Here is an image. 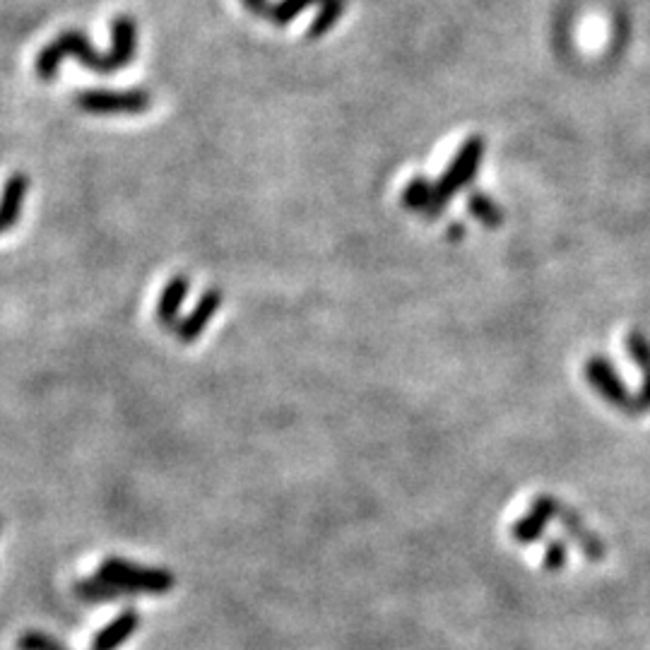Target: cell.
Segmentation results:
<instances>
[{
	"mask_svg": "<svg viewBox=\"0 0 650 650\" xmlns=\"http://www.w3.org/2000/svg\"><path fill=\"white\" fill-rule=\"evenodd\" d=\"M75 106L92 116H138L152 106V94L140 87L133 90H80Z\"/></svg>",
	"mask_w": 650,
	"mask_h": 650,
	"instance_id": "obj_2",
	"label": "cell"
},
{
	"mask_svg": "<svg viewBox=\"0 0 650 650\" xmlns=\"http://www.w3.org/2000/svg\"><path fill=\"white\" fill-rule=\"evenodd\" d=\"M188 289H191V280L186 275H176L164 285L162 294H159V304H157V321L167 328H174L176 318H179V311L183 306V301L188 297Z\"/></svg>",
	"mask_w": 650,
	"mask_h": 650,
	"instance_id": "obj_8",
	"label": "cell"
},
{
	"mask_svg": "<svg viewBox=\"0 0 650 650\" xmlns=\"http://www.w3.org/2000/svg\"><path fill=\"white\" fill-rule=\"evenodd\" d=\"M482 157H484V140L482 138L465 140V145L460 147L458 155H455L453 162L448 164V169L443 171L441 179L434 183V198H431V205L427 212L429 220L439 217L441 212L446 210L448 200L463 191L468 183L475 181L477 171H480Z\"/></svg>",
	"mask_w": 650,
	"mask_h": 650,
	"instance_id": "obj_1",
	"label": "cell"
},
{
	"mask_svg": "<svg viewBox=\"0 0 650 650\" xmlns=\"http://www.w3.org/2000/svg\"><path fill=\"white\" fill-rule=\"evenodd\" d=\"M29 191V179L25 174H13L3 186L0 195V234L13 229L22 215V203Z\"/></svg>",
	"mask_w": 650,
	"mask_h": 650,
	"instance_id": "obj_7",
	"label": "cell"
},
{
	"mask_svg": "<svg viewBox=\"0 0 650 650\" xmlns=\"http://www.w3.org/2000/svg\"><path fill=\"white\" fill-rule=\"evenodd\" d=\"M241 3L246 5L248 13L256 15V17H268L270 8H273V5H270L268 0H241Z\"/></svg>",
	"mask_w": 650,
	"mask_h": 650,
	"instance_id": "obj_18",
	"label": "cell"
},
{
	"mask_svg": "<svg viewBox=\"0 0 650 650\" xmlns=\"http://www.w3.org/2000/svg\"><path fill=\"white\" fill-rule=\"evenodd\" d=\"M17 650H68L56 638H51L44 631H25L17 638Z\"/></svg>",
	"mask_w": 650,
	"mask_h": 650,
	"instance_id": "obj_17",
	"label": "cell"
},
{
	"mask_svg": "<svg viewBox=\"0 0 650 650\" xmlns=\"http://www.w3.org/2000/svg\"><path fill=\"white\" fill-rule=\"evenodd\" d=\"M463 236H465V227L460 222H455V224H451V227H448V239L458 241V239H463Z\"/></svg>",
	"mask_w": 650,
	"mask_h": 650,
	"instance_id": "obj_19",
	"label": "cell"
},
{
	"mask_svg": "<svg viewBox=\"0 0 650 650\" xmlns=\"http://www.w3.org/2000/svg\"><path fill=\"white\" fill-rule=\"evenodd\" d=\"M99 578L116 588L118 593H162L171 585V578L162 571L140 569L121 559H109L99 566Z\"/></svg>",
	"mask_w": 650,
	"mask_h": 650,
	"instance_id": "obj_3",
	"label": "cell"
},
{
	"mask_svg": "<svg viewBox=\"0 0 650 650\" xmlns=\"http://www.w3.org/2000/svg\"><path fill=\"white\" fill-rule=\"evenodd\" d=\"M61 63H63V53L51 41V44H46L44 49L39 51L37 61H34V70H37L39 80L51 82V80L58 78V70H61Z\"/></svg>",
	"mask_w": 650,
	"mask_h": 650,
	"instance_id": "obj_14",
	"label": "cell"
},
{
	"mask_svg": "<svg viewBox=\"0 0 650 650\" xmlns=\"http://www.w3.org/2000/svg\"><path fill=\"white\" fill-rule=\"evenodd\" d=\"M342 13H345V0H323L321 10H318L316 20L311 22V27H309V32H306V37H309V39H321L323 34H328L330 29L338 25Z\"/></svg>",
	"mask_w": 650,
	"mask_h": 650,
	"instance_id": "obj_12",
	"label": "cell"
},
{
	"mask_svg": "<svg viewBox=\"0 0 650 650\" xmlns=\"http://www.w3.org/2000/svg\"><path fill=\"white\" fill-rule=\"evenodd\" d=\"M222 306V292L220 289H208V292L200 297L198 304H195V309L188 313L183 321H179L174 325V333L176 338H179L183 345H191L193 340H198L200 335H203V330L208 328L210 318L215 316L217 309Z\"/></svg>",
	"mask_w": 650,
	"mask_h": 650,
	"instance_id": "obj_6",
	"label": "cell"
},
{
	"mask_svg": "<svg viewBox=\"0 0 650 650\" xmlns=\"http://www.w3.org/2000/svg\"><path fill=\"white\" fill-rule=\"evenodd\" d=\"M135 629H138V614L133 610H126L121 617H116L114 622L99 631L92 643V650H116L121 643H126L128 638L133 636Z\"/></svg>",
	"mask_w": 650,
	"mask_h": 650,
	"instance_id": "obj_10",
	"label": "cell"
},
{
	"mask_svg": "<svg viewBox=\"0 0 650 650\" xmlns=\"http://www.w3.org/2000/svg\"><path fill=\"white\" fill-rule=\"evenodd\" d=\"M585 378H588L590 386L598 390L607 403L624 412H636V395L629 393V388L624 386V381L614 371L610 359L600 357V354L590 357L585 362Z\"/></svg>",
	"mask_w": 650,
	"mask_h": 650,
	"instance_id": "obj_4",
	"label": "cell"
},
{
	"mask_svg": "<svg viewBox=\"0 0 650 650\" xmlns=\"http://www.w3.org/2000/svg\"><path fill=\"white\" fill-rule=\"evenodd\" d=\"M468 210H470V215L475 217L477 222H482L487 229L501 227V222H504V212H501L499 203H496V200H492L489 195H484V193H472L470 195Z\"/></svg>",
	"mask_w": 650,
	"mask_h": 650,
	"instance_id": "obj_11",
	"label": "cell"
},
{
	"mask_svg": "<svg viewBox=\"0 0 650 650\" xmlns=\"http://www.w3.org/2000/svg\"><path fill=\"white\" fill-rule=\"evenodd\" d=\"M53 44L58 46L63 53V58H75L80 65H85V68L94 70L97 75H111L116 73L114 63H111L109 53H99L97 49L92 46V41L85 37V32L82 29H63L61 34H58V39L53 41Z\"/></svg>",
	"mask_w": 650,
	"mask_h": 650,
	"instance_id": "obj_5",
	"label": "cell"
},
{
	"mask_svg": "<svg viewBox=\"0 0 650 650\" xmlns=\"http://www.w3.org/2000/svg\"><path fill=\"white\" fill-rule=\"evenodd\" d=\"M75 593H78V598L82 600H90V602H102V600H114L118 598V590L111 588L109 583H104L102 578H92V581H82L78 583V588H75Z\"/></svg>",
	"mask_w": 650,
	"mask_h": 650,
	"instance_id": "obj_16",
	"label": "cell"
},
{
	"mask_svg": "<svg viewBox=\"0 0 650 650\" xmlns=\"http://www.w3.org/2000/svg\"><path fill=\"white\" fill-rule=\"evenodd\" d=\"M431 198H434V186L424 179V176H417V179H412L407 183V188L403 191V205L407 210L412 212H422V215H427L429 212V205H431Z\"/></svg>",
	"mask_w": 650,
	"mask_h": 650,
	"instance_id": "obj_13",
	"label": "cell"
},
{
	"mask_svg": "<svg viewBox=\"0 0 650 650\" xmlns=\"http://www.w3.org/2000/svg\"><path fill=\"white\" fill-rule=\"evenodd\" d=\"M313 3H323V0H280V3H275L273 8H270L268 20L273 22V25L285 27L294 20V17H297L299 13H304V10Z\"/></svg>",
	"mask_w": 650,
	"mask_h": 650,
	"instance_id": "obj_15",
	"label": "cell"
},
{
	"mask_svg": "<svg viewBox=\"0 0 650 650\" xmlns=\"http://www.w3.org/2000/svg\"><path fill=\"white\" fill-rule=\"evenodd\" d=\"M626 350H629L631 359H634L638 369L643 371V386L636 395V412L650 410V342L643 335L631 333L626 338Z\"/></svg>",
	"mask_w": 650,
	"mask_h": 650,
	"instance_id": "obj_9",
	"label": "cell"
}]
</instances>
